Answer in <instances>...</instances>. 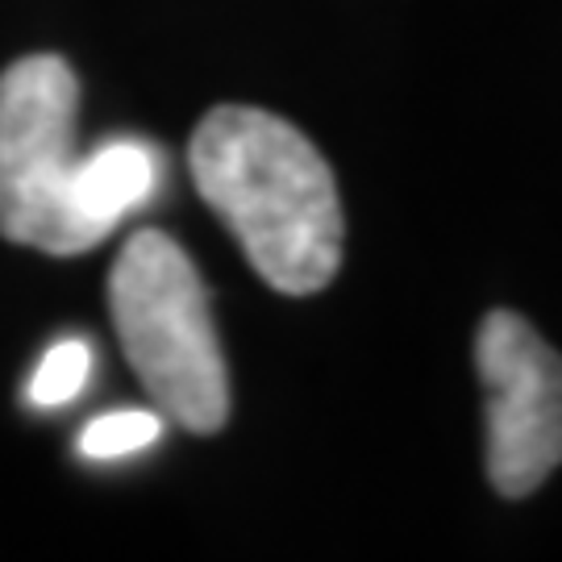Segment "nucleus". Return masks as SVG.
<instances>
[{
    "label": "nucleus",
    "mask_w": 562,
    "mask_h": 562,
    "mask_svg": "<svg viewBox=\"0 0 562 562\" xmlns=\"http://www.w3.org/2000/svg\"><path fill=\"white\" fill-rule=\"evenodd\" d=\"M188 167L204 204L276 292L308 296L338 276V183L296 125L250 104H217L192 134Z\"/></svg>",
    "instance_id": "f257e3e1"
},
{
    "label": "nucleus",
    "mask_w": 562,
    "mask_h": 562,
    "mask_svg": "<svg viewBox=\"0 0 562 562\" xmlns=\"http://www.w3.org/2000/svg\"><path fill=\"white\" fill-rule=\"evenodd\" d=\"M109 313L162 417L188 434H217L229 422V375L209 292L176 238L138 229L121 246L109 276Z\"/></svg>",
    "instance_id": "f03ea898"
},
{
    "label": "nucleus",
    "mask_w": 562,
    "mask_h": 562,
    "mask_svg": "<svg viewBox=\"0 0 562 562\" xmlns=\"http://www.w3.org/2000/svg\"><path fill=\"white\" fill-rule=\"evenodd\" d=\"M80 80L59 55H30L0 76V238L71 255Z\"/></svg>",
    "instance_id": "7ed1b4c3"
},
{
    "label": "nucleus",
    "mask_w": 562,
    "mask_h": 562,
    "mask_svg": "<svg viewBox=\"0 0 562 562\" xmlns=\"http://www.w3.org/2000/svg\"><path fill=\"white\" fill-rule=\"evenodd\" d=\"M487 392V475L501 496L538 492L562 462V359L517 313H487L475 338Z\"/></svg>",
    "instance_id": "20e7f679"
},
{
    "label": "nucleus",
    "mask_w": 562,
    "mask_h": 562,
    "mask_svg": "<svg viewBox=\"0 0 562 562\" xmlns=\"http://www.w3.org/2000/svg\"><path fill=\"white\" fill-rule=\"evenodd\" d=\"M159 192V155L138 138H109L76 162L71 180V255L101 246L134 209Z\"/></svg>",
    "instance_id": "39448f33"
},
{
    "label": "nucleus",
    "mask_w": 562,
    "mask_h": 562,
    "mask_svg": "<svg viewBox=\"0 0 562 562\" xmlns=\"http://www.w3.org/2000/svg\"><path fill=\"white\" fill-rule=\"evenodd\" d=\"M92 375V346L83 338H63L42 355L34 380L25 387V401L34 408H63L80 396Z\"/></svg>",
    "instance_id": "423d86ee"
},
{
    "label": "nucleus",
    "mask_w": 562,
    "mask_h": 562,
    "mask_svg": "<svg viewBox=\"0 0 562 562\" xmlns=\"http://www.w3.org/2000/svg\"><path fill=\"white\" fill-rule=\"evenodd\" d=\"M162 438L159 408H113L80 434V454L97 462H113L125 454H138Z\"/></svg>",
    "instance_id": "0eeeda50"
}]
</instances>
